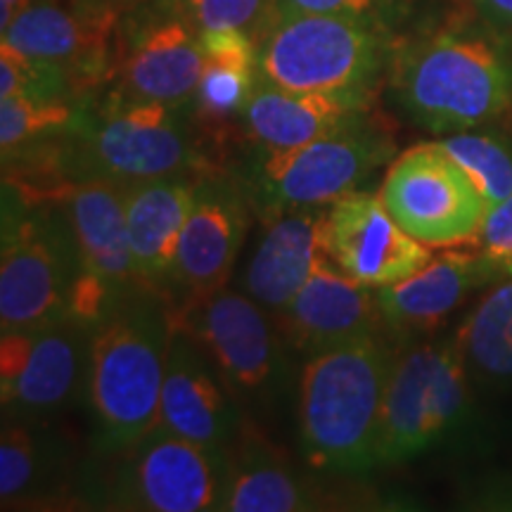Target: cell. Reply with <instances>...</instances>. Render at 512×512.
Instances as JSON below:
<instances>
[{
	"mask_svg": "<svg viewBox=\"0 0 512 512\" xmlns=\"http://www.w3.org/2000/svg\"><path fill=\"white\" fill-rule=\"evenodd\" d=\"M81 112L69 98H5L0 100V147L3 159L15 157L29 143H43L81 126Z\"/></svg>",
	"mask_w": 512,
	"mask_h": 512,
	"instance_id": "26",
	"label": "cell"
},
{
	"mask_svg": "<svg viewBox=\"0 0 512 512\" xmlns=\"http://www.w3.org/2000/svg\"><path fill=\"white\" fill-rule=\"evenodd\" d=\"M159 425L216 451L240 434V403L195 339L171 325Z\"/></svg>",
	"mask_w": 512,
	"mask_h": 512,
	"instance_id": "17",
	"label": "cell"
},
{
	"mask_svg": "<svg viewBox=\"0 0 512 512\" xmlns=\"http://www.w3.org/2000/svg\"><path fill=\"white\" fill-rule=\"evenodd\" d=\"M392 361L377 332L306 356L297 382V425L311 470L361 475L377 467Z\"/></svg>",
	"mask_w": 512,
	"mask_h": 512,
	"instance_id": "2",
	"label": "cell"
},
{
	"mask_svg": "<svg viewBox=\"0 0 512 512\" xmlns=\"http://www.w3.org/2000/svg\"><path fill=\"white\" fill-rule=\"evenodd\" d=\"M320 254H325V211H280L268 219L242 275V287L275 316L302 290Z\"/></svg>",
	"mask_w": 512,
	"mask_h": 512,
	"instance_id": "22",
	"label": "cell"
},
{
	"mask_svg": "<svg viewBox=\"0 0 512 512\" xmlns=\"http://www.w3.org/2000/svg\"><path fill=\"white\" fill-rule=\"evenodd\" d=\"M254 86L256 69L207 60L195 100H192L197 119L204 121V124L219 126L226 124L228 119L238 117V114H245Z\"/></svg>",
	"mask_w": 512,
	"mask_h": 512,
	"instance_id": "29",
	"label": "cell"
},
{
	"mask_svg": "<svg viewBox=\"0 0 512 512\" xmlns=\"http://www.w3.org/2000/svg\"><path fill=\"white\" fill-rule=\"evenodd\" d=\"M91 328L67 318L0 335V399L5 415L41 420L86 394Z\"/></svg>",
	"mask_w": 512,
	"mask_h": 512,
	"instance_id": "14",
	"label": "cell"
},
{
	"mask_svg": "<svg viewBox=\"0 0 512 512\" xmlns=\"http://www.w3.org/2000/svg\"><path fill=\"white\" fill-rule=\"evenodd\" d=\"M287 344L311 356L351 337L382 328L377 290L351 278L330 254H320L302 290L283 311L275 313Z\"/></svg>",
	"mask_w": 512,
	"mask_h": 512,
	"instance_id": "18",
	"label": "cell"
},
{
	"mask_svg": "<svg viewBox=\"0 0 512 512\" xmlns=\"http://www.w3.org/2000/svg\"><path fill=\"white\" fill-rule=\"evenodd\" d=\"M406 10L408 0H278L275 19L294 15H339L392 31L394 24L406 15Z\"/></svg>",
	"mask_w": 512,
	"mask_h": 512,
	"instance_id": "32",
	"label": "cell"
},
{
	"mask_svg": "<svg viewBox=\"0 0 512 512\" xmlns=\"http://www.w3.org/2000/svg\"><path fill=\"white\" fill-rule=\"evenodd\" d=\"M46 456L43 441L24 420L3 422L0 432V501L3 508L29 496L41 479Z\"/></svg>",
	"mask_w": 512,
	"mask_h": 512,
	"instance_id": "28",
	"label": "cell"
},
{
	"mask_svg": "<svg viewBox=\"0 0 512 512\" xmlns=\"http://www.w3.org/2000/svg\"><path fill=\"white\" fill-rule=\"evenodd\" d=\"M498 280H503L501 271L479 249H448L432 256L430 264L422 266L418 273L377 290L382 323L399 335L430 332L444 323L472 292Z\"/></svg>",
	"mask_w": 512,
	"mask_h": 512,
	"instance_id": "20",
	"label": "cell"
},
{
	"mask_svg": "<svg viewBox=\"0 0 512 512\" xmlns=\"http://www.w3.org/2000/svg\"><path fill=\"white\" fill-rule=\"evenodd\" d=\"M389 86L415 126L470 131L512 107V48L491 24L430 31L394 50Z\"/></svg>",
	"mask_w": 512,
	"mask_h": 512,
	"instance_id": "1",
	"label": "cell"
},
{
	"mask_svg": "<svg viewBox=\"0 0 512 512\" xmlns=\"http://www.w3.org/2000/svg\"><path fill=\"white\" fill-rule=\"evenodd\" d=\"M370 91L299 93L256 79L245 126L264 150H290L368 117Z\"/></svg>",
	"mask_w": 512,
	"mask_h": 512,
	"instance_id": "21",
	"label": "cell"
},
{
	"mask_svg": "<svg viewBox=\"0 0 512 512\" xmlns=\"http://www.w3.org/2000/svg\"><path fill=\"white\" fill-rule=\"evenodd\" d=\"M197 29H240L261 43L275 22L278 0H178Z\"/></svg>",
	"mask_w": 512,
	"mask_h": 512,
	"instance_id": "31",
	"label": "cell"
},
{
	"mask_svg": "<svg viewBox=\"0 0 512 512\" xmlns=\"http://www.w3.org/2000/svg\"><path fill=\"white\" fill-rule=\"evenodd\" d=\"M247 223V204L238 183L221 176L197 178L171 283L188 297L226 287Z\"/></svg>",
	"mask_w": 512,
	"mask_h": 512,
	"instance_id": "19",
	"label": "cell"
},
{
	"mask_svg": "<svg viewBox=\"0 0 512 512\" xmlns=\"http://www.w3.org/2000/svg\"><path fill=\"white\" fill-rule=\"evenodd\" d=\"M102 505L143 512L221 510L228 453L178 437L164 425L114 451Z\"/></svg>",
	"mask_w": 512,
	"mask_h": 512,
	"instance_id": "9",
	"label": "cell"
},
{
	"mask_svg": "<svg viewBox=\"0 0 512 512\" xmlns=\"http://www.w3.org/2000/svg\"><path fill=\"white\" fill-rule=\"evenodd\" d=\"M380 200L392 219L427 247L475 240L489 211L477 183L437 143L403 152L389 166Z\"/></svg>",
	"mask_w": 512,
	"mask_h": 512,
	"instance_id": "13",
	"label": "cell"
},
{
	"mask_svg": "<svg viewBox=\"0 0 512 512\" xmlns=\"http://www.w3.org/2000/svg\"><path fill=\"white\" fill-rule=\"evenodd\" d=\"M140 294L91 332L86 399L107 453L155 430L162 413L171 313Z\"/></svg>",
	"mask_w": 512,
	"mask_h": 512,
	"instance_id": "3",
	"label": "cell"
},
{
	"mask_svg": "<svg viewBox=\"0 0 512 512\" xmlns=\"http://www.w3.org/2000/svg\"><path fill=\"white\" fill-rule=\"evenodd\" d=\"M247 292L219 290L188 297L171 311V325L211 358L240 408H266L290 382L287 339Z\"/></svg>",
	"mask_w": 512,
	"mask_h": 512,
	"instance_id": "7",
	"label": "cell"
},
{
	"mask_svg": "<svg viewBox=\"0 0 512 512\" xmlns=\"http://www.w3.org/2000/svg\"><path fill=\"white\" fill-rule=\"evenodd\" d=\"M387 29L339 15L275 19L259 43L256 79L299 93L370 91L389 64Z\"/></svg>",
	"mask_w": 512,
	"mask_h": 512,
	"instance_id": "5",
	"label": "cell"
},
{
	"mask_svg": "<svg viewBox=\"0 0 512 512\" xmlns=\"http://www.w3.org/2000/svg\"><path fill=\"white\" fill-rule=\"evenodd\" d=\"M252 176L254 202L268 214L323 207L356 192L394 155V140L368 117L290 150H264Z\"/></svg>",
	"mask_w": 512,
	"mask_h": 512,
	"instance_id": "10",
	"label": "cell"
},
{
	"mask_svg": "<svg viewBox=\"0 0 512 512\" xmlns=\"http://www.w3.org/2000/svg\"><path fill=\"white\" fill-rule=\"evenodd\" d=\"M76 3L88 5V8L95 10H105V12H114V15H126V12L140 8V5L150 3V0H76Z\"/></svg>",
	"mask_w": 512,
	"mask_h": 512,
	"instance_id": "35",
	"label": "cell"
},
{
	"mask_svg": "<svg viewBox=\"0 0 512 512\" xmlns=\"http://www.w3.org/2000/svg\"><path fill=\"white\" fill-rule=\"evenodd\" d=\"M62 209L83 266L72 318L93 330L147 287L128 245L124 185L107 178H79L64 192Z\"/></svg>",
	"mask_w": 512,
	"mask_h": 512,
	"instance_id": "12",
	"label": "cell"
},
{
	"mask_svg": "<svg viewBox=\"0 0 512 512\" xmlns=\"http://www.w3.org/2000/svg\"><path fill=\"white\" fill-rule=\"evenodd\" d=\"M72 169L79 178H107L128 185L185 176L192 145L181 107L114 93L98 117L72 131Z\"/></svg>",
	"mask_w": 512,
	"mask_h": 512,
	"instance_id": "8",
	"label": "cell"
},
{
	"mask_svg": "<svg viewBox=\"0 0 512 512\" xmlns=\"http://www.w3.org/2000/svg\"><path fill=\"white\" fill-rule=\"evenodd\" d=\"M74 91V83L62 67L38 60L0 41V100L72 98Z\"/></svg>",
	"mask_w": 512,
	"mask_h": 512,
	"instance_id": "30",
	"label": "cell"
},
{
	"mask_svg": "<svg viewBox=\"0 0 512 512\" xmlns=\"http://www.w3.org/2000/svg\"><path fill=\"white\" fill-rule=\"evenodd\" d=\"M318 486L254 432L240 427V448L228 456L226 512H304L323 508Z\"/></svg>",
	"mask_w": 512,
	"mask_h": 512,
	"instance_id": "24",
	"label": "cell"
},
{
	"mask_svg": "<svg viewBox=\"0 0 512 512\" xmlns=\"http://www.w3.org/2000/svg\"><path fill=\"white\" fill-rule=\"evenodd\" d=\"M479 17L496 29H512V0H475Z\"/></svg>",
	"mask_w": 512,
	"mask_h": 512,
	"instance_id": "34",
	"label": "cell"
},
{
	"mask_svg": "<svg viewBox=\"0 0 512 512\" xmlns=\"http://www.w3.org/2000/svg\"><path fill=\"white\" fill-rule=\"evenodd\" d=\"M207 67L200 29L178 0H150L119 19L114 43L117 95L188 107Z\"/></svg>",
	"mask_w": 512,
	"mask_h": 512,
	"instance_id": "11",
	"label": "cell"
},
{
	"mask_svg": "<svg viewBox=\"0 0 512 512\" xmlns=\"http://www.w3.org/2000/svg\"><path fill=\"white\" fill-rule=\"evenodd\" d=\"M192 200H195V181H188L185 176L124 185L128 245L147 287L174 278L178 245Z\"/></svg>",
	"mask_w": 512,
	"mask_h": 512,
	"instance_id": "23",
	"label": "cell"
},
{
	"mask_svg": "<svg viewBox=\"0 0 512 512\" xmlns=\"http://www.w3.org/2000/svg\"><path fill=\"white\" fill-rule=\"evenodd\" d=\"M3 219L0 330L72 318L83 266L64 209H29L5 195Z\"/></svg>",
	"mask_w": 512,
	"mask_h": 512,
	"instance_id": "6",
	"label": "cell"
},
{
	"mask_svg": "<svg viewBox=\"0 0 512 512\" xmlns=\"http://www.w3.org/2000/svg\"><path fill=\"white\" fill-rule=\"evenodd\" d=\"M475 240L479 252L501 271L503 278H512V195L486 211Z\"/></svg>",
	"mask_w": 512,
	"mask_h": 512,
	"instance_id": "33",
	"label": "cell"
},
{
	"mask_svg": "<svg viewBox=\"0 0 512 512\" xmlns=\"http://www.w3.org/2000/svg\"><path fill=\"white\" fill-rule=\"evenodd\" d=\"M458 347L470 373L484 380H512V278L498 280L458 330Z\"/></svg>",
	"mask_w": 512,
	"mask_h": 512,
	"instance_id": "25",
	"label": "cell"
},
{
	"mask_svg": "<svg viewBox=\"0 0 512 512\" xmlns=\"http://www.w3.org/2000/svg\"><path fill=\"white\" fill-rule=\"evenodd\" d=\"M458 339H434L406 349L392 361L384 389L377 467L415 460L467 425L470 382Z\"/></svg>",
	"mask_w": 512,
	"mask_h": 512,
	"instance_id": "4",
	"label": "cell"
},
{
	"mask_svg": "<svg viewBox=\"0 0 512 512\" xmlns=\"http://www.w3.org/2000/svg\"><path fill=\"white\" fill-rule=\"evenodd\" d=\"M119 15L88 8L76 0H41L24 10L0 41L69 74L76 91L114 74Z\"/></svg>",
	"mask_w": 512,
	"mask_h": 512,
	"instance_id": "16",
	"label": "cell"
},
{
	"mask_svg": "<svg viewBox=\"0 0 512 512\" xmlns=\"http://www.w3.org/2000/svg\"><path fill=\"white\" fill-rule=\"evenodd\" d=\"M325 252L358 283L394 285L432 261L430 247L392 219L380 195L356 190L325 211Z\"/></svg>",
	"mask_w": 512,
	"mask_h": 512,
	"instance_id": "15",
	"label": "cell"
},
{
	"mask_svg": "<svg viewBox=\"0 0 512 512\" xmlns=\"http://www.w3.org/2000/svg\"><path fill=\"white\" fill-rule=\"evenodd\" d=\"M437 145L467 171L482 190L489 209L512 195V145L496 133L458 131L439 138Z\"/></svg>",
	"mask_w": 512,
	"mask_h": 512,
	"instance_id": "27",
	"label": "cell"
}]
</instances>
